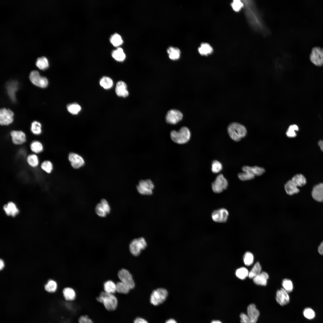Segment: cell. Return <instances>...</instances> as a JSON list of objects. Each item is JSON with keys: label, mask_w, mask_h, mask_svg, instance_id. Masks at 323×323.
I'll return each mask as SVG.
<instances>
[{"label": "cell", "mask_w": 323, "mask_h": 323, "mask_svg": "<svg viewBox=\"0 0 323 323\" xmlns=\"http://www.w3.org/2000/svg\"><path fill=\"white\" fill-rule=\"evenodd\" d=\"M227 132L230 137L234 141H238L245 136L247 130L243 125L237 122L231 123L227 127Z\"/></svg>", "instance_id": "6da1fadb"}, {"label": "cell", "mask_w": 323, "mask_h": 323, "mask_svg": "<svg viewBox=\"0 0 323 323\" xmlns=\"http://www.w3.org/2000/svg\"><path fill=\"white\" fill-rule=\"evenodd\" d=\"M97 301L102 303L105 308L109 311L115 310L117 308L118 301L116 297L113 294L102 292L96 298Z\"/></svg>", "instance_id": "7a4b0ae2"}, {"label": "cell", "mask_w": 323, "mask_h": 323, "mask_svg": "<svg viewBox=\"0 0 323 323\" xmlns=\"http://www.w3.org/2000/svg\"><path fill=\"white\" fill-rule=\"evenodd\" d=\"M189 129L186 127H182L178 131L173 130L170 132L171 140L174 142L179 144L187 143L191 137Z\"/></svg>", "instance_id": "3957f363"}, {"label": "cell", "mask_w": 323, "mask_h": 323, "mask_svg": "<svg viewBox=\"0 0 323 323\" xmlns=\"http://www.w3.org/2000/svg\"><path fill=\"white\" fill-rule=\"evenodd\" d=\"M247 314L241 313L240 315L241 323H256L260 313L254 304H249L247 309Z\"/></svg>", "instance_id": "277c9868"}, {"label": "cell", "mask_w": 323, "mask_h": 323, "mask_svg": "<svg viewBox=\"0 0 323 323\" xmlns=\"http://www.w3.org/2000/svg\"><path fill=\"white\" fill-rule=\"evenodd\" d=\"M168 294L167 291L165 289L163 288L157 289L152 293L150 301L152 304L154 306L159 305L165 300Z\"/></svg>", "instance_id": "5b68a950"}, {"label": "cell", "mask_w": 323, "mask_h": 323, "mask_svg": "<svg viewBox=\"0 0 323 323\" xmlns=\"http://www.w3.org/2000/svg\"><path fill=\"white\" fill-rule=\"evenodd\" d=\"M154 188V185L150 179L140 180L136 186L137 191L139 193L144 195L152 194Z\"/></svg>", "instance_id": "8992f818"}, {"label": "cell", "mask_w": 323, "mask_h": 323, "mask_svg": "<svg viewBox=\"0 0 323 323\" xmlns=\"http://www.w3.org/2000/svg\"><path fill=\"white\" fill-rule=\"evenodd\" d=\"M147 243L144 238L143 237L133 239L129 245V250L131 253L135 256H137L142 250L146 247Z\"/></svg>", "instance_id": "52a82bcc"}, {"label": "cell", "mask_w": 323, "mask_h": 323, "mask_svg": "<svg viewBox=\"0 0 323 323\" xmlns=\"http://www.w3.org/2000/svg\"><path fill=\"white\" fill-rule=\"evenodd\" d=\"M310 55L311 61L315 65L317 66L323 65V47H313Z\"/></svg>", "instance_id": "ba28073f"}, {"label": "cell", "mask_w": 323, "mask_h": 323, "mask_svg": "<svg viewBox=\"0 0 323 323\" xmlns=\"http://www.w3.org/2000/svg\"><path fill=\"white\" fill-rule=\"evenodd\" d=\"M228 185L227 180L222 174H220L217 176L215 181L212 183L211 187L214 193H219L226 189Z\"/></svg>", "instance_id": "9c48e42d"}, {"label": "cell", "mask_w": 323, "mask_h": 323, "mask_svg": "<svg viewBox=\"0 0 323 323\" xmlns=\"http://www.w3.org/2000/svg\"><path fill=\"white\" fill-rule=\"evenodd\" d=\"M29 78L33 84L38 87L44 88L48 85L47 78L40 75L38 71L36 70L33 71L31 72Z\"/></svg>", "instance_id": "30bf717a"}, {"label": "cell", "mask_w": 323, "mask_h": 323, "mask_svg": "<svg viewBox=\"0 0 323 323\" xmlns=\"http://www.w3.org/2000/svg\"><path fill=\"white\" fill-rule=\"evenodd\" d=\"M10 135L12 143L16 145H22L26 141V135L21 130H12L10 132Z\"/></svg>", "instance_id": "8fae6325"}, {"label": "cell", "mask_w": 323, "mask_h": 323, "mask_svg": "<svg viewBox=\"0 0 323 323\" xmlns=\"http://www.w3.org/2000/svg\"><path fill=\"white\" fill-rule=\"evenodd\" d=\"M14 113L10 110L3 108L0 110V124L1 126H7L13 121Z\"/></svg>", "instance_id": "7c38bea8"}, {"label": "cell", "mask_w": 323, "mask_h": 323, "mask_svg": "<svg viewBox=\"0 0 323 323\" xmlns=\"http://www.w3.org/2000/svg\"><path fill=\"white\" fill-rule=\"evenodd\" d=\"M183 116V114L180 111L177 109H172L167 112L165 119L167 123L175 124L181 121Z\"/></svg>", "instance_id": "4fadbf2b"}, {"label": "cell", "mask_w": 323, "mask_h": 323, "mask_svg": "<svg viewBox=\"0 0 323 323\" xmlns=\"http://www.w3.org/2000/svg\"><path fill=\"white\" fill-rule=\"evenodd\" d=\"M118 276L121 281L128 285L131 289L134 287L135 284L132 276L127 270L124 269L120 270L118 272Z\"/></svg>", "instance_id": "5bb4252c"}, {"label": "cell", "mask_w": 323, "mask_h": 323, "mask_svg": "<svg viewBox=\"0 0 323 323\" xmlns=\"http://www.w3.org/2000/svg\"><path fill=\"white\" fill-rule=\"evenodd\" d=\"M228 214V212L226 209L222 208L213 211L211 217L213 220L215 222L225 223L227 220Z\"/></svg>", "instance_id": "9a60e30c"}, {"label": "cell", "mask_w": 323, "mask_h": 323, "mask_svg": "<svg viewBox=\"0 0 323 323\" xmlns=\"http://www.w3.org/2000/svg\"><path fill=\"white\" fill-rule=\"evenodd\" d=\"M276 300L281 306H284L290 302V298L288 292L283 288L278 290L276 293Z\"/></svg>", "instance_id": "2e32d148"}, {"label": "cell", "mask_w": 323, "mask_h": 323, "mask_svg": "<svg viewBox=\"0 0 323 323\" xmlns=\"http://www.w3.org/2000/svg\"><path fill=\"white\" fill-rule=\"evenodd\" d=\"M68 158L71 166L74 168H79L84 164L83 159L80 156L75 153H70Z\"/></svg>", "instance_id": "e0dca14e"}, {"label": "cell", "mask_w": 323, "mask_h": 323, "mask_svg": "<svg viewBox=\"0 0 323 323\" xmlns=\"http://www.w3.org/2000/svg\"><path fill=\"white\" fill-rule=\"evenodd\" d=\"M312 196L315 200L319 202L323 201V183L314 186L312 192Z\"/></svg>", "instance_id": "ac0fdd59"}, {"label": "cell", "mask_w": 323, "mask_h": 323, "mask_svg": "<svg viewBox=\"0 0 323 323\" xmlns=\"http://www.w3.org/2000/svg\"><path fill=\"white\" fill-rule=\"evenodd\" d=\"M242 169L243 172L249 173L255 176H261L265 172L263 168L256 166L253 167L244 166Z\"/></svg>", "instance_id": "d6986e66"}, {"label": "cell", "mask_w": 323, "mask_h": 323, "mask_svg": "<svg viewBox=\"0 0 323 323\" xmlns=\"http://www.w3.org/2000/svg\"><path fill=\"white\" fill-rule=\"evenodd\" d=\"M126 83L123 81L118 82L116 85L115 92L119 96L125 97L127 96L129 94L127 89Z\"/></svg>", "instance_id": "ffe728a7"}, {"label": "cell", "mask_w": 323, "mask_h": 323, "mask_svg": "<svg viewBox=\"0 0 323 323\" xmlns=\"http://www.w3.org/2000/svg\"><path fill=\"white\" fill-rule=\"evenodd\" d=\"M268 278V274L265 272H262L253 279L254 283L256 284L265 286L266 285Z\"/></svg>", "instance_id": "44dd1931"}, {"label": "cell", "mask_w": 323, "mask_h": 323, "mask_svg": "<svg viewBox=\"0 0 323 323\" xmlns=\"http://www.w3.org/2000/svg\"><path fill=\"white\" fill-rule=\"evenodd\" d=\"M4 209L7 215L14 217L19 212L16 205L12 202H10L4 207Z\"/></svg>", "instance_id": "7402d4cb"}, {"label": "cell", "mask_w": 323, "mask_h": 323, "mask_svg": "<svg viewBox=\"0 0 323 323\" xmlns=\"http://www.w3.org/2000/svg\"><path fill=\"white\" fill-rule=\"evenodd\" d=\"M284 188L287 194L289 195L297 194L299 191L298 187L291 180H289L285 184Z\"/></svg>", "instance_id": "603a6c76"}, {"label": "cell", "mask_w": 323, "mask_h": 323, "mask_svg": "<svg viewBox=\"0 0 323 323\" xmlns=\"http://www.w3.org/2000/svg\"><path fill=\"white\" fill-rule=\"evenodd\" d=\"M30 148L33 153L35 154L41 153L43 151L44 149L43 144L37 140L31 142L30 144Z\"/></svg>", "instance_id": "cb8c5ba5"}, {"label": "cell", "mask_w": 323, "mask_h": 323, "mask_svg": "<svg viewBox=\"0 0 323 323\" xmlns=\"http://www.w3.org/2000/svg\"><path fill=\"white\" fill-rule=\"evenodd\" d=\"M26 161L28 165L33 168L37 167L39 163L38 156L34 153L28 155L26 157Z\"/></svg>", "instance_id": "d4e9b609"}, {"label": "cell", "mask_w": 323, "mask_h": 323, "mask_svg": "<svg viewBox=\"0 0 323 323\" xmlns=\"http://www.w3.org/2000/svg\"><path fill=\"white\" fill-rule=\"evenodd\" d=\"M293 183L297 187H302L306 183V179L302 174H297L292 178L291 180Z\"/></svg>", "instance_id": "484cf974"}, {"label": "cell", "mask_w": 323, "mask_h": 323, "mask_svg": "<svg viewBox=\"0 0 323 323\" xmlns=\"http://www.w3.org/2000/svg\"><path fill=\"white\" fill-rule=\"evenodd\" d=\"M63 293L65 299L67 301H72L75 298V292L72 288L67 287L64 288L63 290Z\"/></svg>", "instance_id": "4316f807"}, {"label": "cell", "mask_w": 323, "mask_h": 323, "mask_svg": "<svg viewBox=\"0 0 323 323\" xmlns=\"http://www.w3.org/2000/svg\"><path fill=\"white\" fill-rule=\"evenodd\" d=\"M30 130L31 133L35 135H39L42 132V126L40 123L34 121L31 124Z\"/></svg>", "instance_id": "83f0119b"}, {"label": "cell", "mask_w": 323, "mask_h": 323, "mask_svg": "<svg viewBox=\"0 0 323 323\" xmlns=\"http://www.w3.org/2000/svg\"><path fill=\"white\" fill-rule=\"evenodd\" d=\"M36 65L39 69L42 70H45L48 67V60L45 57L42 56L39 57L36 60Z\"/></svg>", "instance_id": "f1b7e54d"}, {"label": "cell", "mask_w": 323, "mask_h": 323, "mask_svg": "<svg viewBox=\"0 0 323 323\" xmlns=\"http://www.w3.org/2000/svg\"><path fill=\"white\" fill-rule=\"evenodd\" d=\"M167 52L169 58L171 60H176L180 57V51L177 48L170 47L167 49Z\"/></svg>", "instance_id": "f546056e"}, {"label": "cell", "mask_w": 323, "mask_h": 323, "mask_svg": "<svg viewBox=\"0 0 323 323\" xmlns=\"http://www.w3.org/2000/svg\"><path fill=\"white\" fill-rule=\"evenodd\" d=\"M104 289L106 292L113 294L117 292L116 284L112 281H107L104 284Z\"/></svg>", "instance_id": "4dcf8cb0"}, {"label": "cell", "mask_w": 323, "mask_h": 323, "mask_svg": "<svg viewBox=\"0 0 323 323\" xmlns=\"http://www.w3.org/2000/svg\"><path fill=\"white\" fill-rule=\"evenodd\" d=\"M112 57L118 61H122L125 59V54L123 49L120 48L113 51L112 53Z\"/></svg>", "instance_id": "1f68e13d"}, {"label": "cell", "mask_w": 323, "mask_h": 323, "mask_svg": "<svg viewBox=\"0 0 323 323\" xmlns=\"http://www.w3.org/2000/svg\"><path fill=\"white\" fill-rule=\"evenodd\" d=\"M199 53L203 55H207L211 54L213 51V48L210 45L207 43H203L199 48Z\"/></svg>", "instance_id": "d6a6232c"}, {"label": "cell", "mask_w": 323, "mask_h": 323, "mask_svg": "<svg viewBox=\"0 0 323 323\" xmlns=\"http://www.w3.org/2000/svg\"><path fill=\"white\" fill-rule=\"evenodd\" d=\"M261 268L259 262H256L251 270L249 272L248 276L250 278H253L261 272Z\"/></svg>", "instance_id": "836d02e7"}, {"label": "cell", "mask_w": 323, "mask_h": 323, "mask_svg": "<svg viewBox=\"0 0 323 323\" xmlns=\"http://www.w3.org/2000/svg\"><path fill=\"white\" fill-rule=\"evenodd\" d=\"M41 169L47 173H51L53 169V165L52 162L49 160H45L40 164Z\"/></svg>", "instance_id": "e575fe53"}, {"label": "cell", "mask_w": 323, "mask_h": 323, "mask_svg": "<svg viewBox=\"0 0 323 323\" xmlns=\"http://www.w3.org/2000/svg\"><path fill=\"white\" fill-rule=\"evenodd\" d=\"M17 89V84L12 82L8 84L7 86V92L10 98L13 101L15 100V92Z\"/></svg>", "instance_id": "d590c367"}, {"label": "cell", "mask_w": 323, "mask_h": 323, "mask_svg": "<svg viewBox=\"0 0 323 323\" xmlns=\"http://www.w3.org/2000/svg\"><path fill=\"white\" fill-rule=\"evenodd\" d=\"M117 292L119 293L127 294L131 289L127 285L120 281L116 284Z\"/></svg>", "instance_id": "8d00e7d4"}, {"label": "cell", "mask_w": 323, "mask_h": 323, "mask_svg": "<svg viewBox=\"0 0 323 323\" xmlns=\"http://www.w3.org/2000/svg\"><path fill=\"white\" fill-rule=\"evenodd\" d=\"M100 85L105 89H109L112 86V80L110 78L107 77H103L100 81Z\"/></svg>", "instance_id": "74e56055"}, {"label": "cell", "mask_w": 323, "mask_h": 323, "mask_svg": "<svg viewBox=\"0 0 323 323\" xmlns=\"http://www.w3.org/2000/svg\"><path fill=\"white\" fill-rule=\"evenodd\" d=\"M249 272L247 269L242 267L237 269L236 271L235 275L239 278L243 280L248 276Z\"/></svg>", "instance_id": "f35d334b"}, {"label": "cell", "mask_w": 323, "mask_h": 323, "mask_svg": "<svg viewBox=\"0 0 323 323\" xmlns=\"http://www.w3.org/2000/svg\"><path fill=\"white\" fill-rule=\"evenodd\" d=\"M110 41L111 43L115 46H119L123 42V40L121 36L117 33L111 36Z\"/></svg>", "instance_id": "ab89813d"}, {"label": "cell", "mask_w": 323, "mask_h": 323, "mask_svg": "<svg viewBox=\"0 0 323 323\" xmlns=\"http://www.w3.org/2000/svg\"><path fill=\"white\" fill-rule=\"evenodd\" d=\"M298 127L296 125L293 124L290 125L289 127L286 132V135L287 137L289 138L295 137L297 135L295 131H298Z\"/></svg>", "instance_id": "60d3db41"}, {"label": "cell", "mask_w": 323, "mask_h": 323, "mask_svg": "<svg viewBox=\"0 0 323 323\" xmlns=\"http://www.w3.org/2000/svg\"><path fill=\"white\" fill-rule=\"evenodd\" d=\"M67 109L68 111L71 114L76 115L80 111L81 107L79 104L74 103L68 105Z\"/></svg>", "instance_id": "b9f144b4"}, {"label": "cell", "mask_w": 323, "mask_h": 323, "mask_svg": "<svg viewBox=\"0 0 323 323\" xmlns=\"http://www.w3.org/2000/svg\"><path fill=\"white\" fill-rule=\"evenodd\" d=\"M243 260L245 264L247 266L251 265L253 262L254 256L250 252H246L243 256Z\"/></svg>", "instance_id": "7bdbcfd3"}, {"label": "cell", "mask_w": 323, "mask_h": 323, "mask_svg": "<svg viewBox=\"0 0 323 323\" xmlns=\"http://www.w3.org/2000/svg\"><path fill=\"white\" fill-rule=\"evenodd\" d=\"M282 285L283 288L288 292H291L293 289L292 281L287 279H284L282 282Z\"/></svg>", "instance_id": "ee69618b"}, {"label": "cell", "mask_w": 323, "mask_h": 323, "mask_svg": "<svg viewBox=\"0 0 323 323\" xmlns=\"http://www.w3.org/2000/svg\"><path fill=\"white\" fill-rule=\"evenodd\" d=\"M57 288V284L55 281L50 280L45 286V290L49 292H54Z\"/></svg>", "instance_id": "f6af8a7d"}, {"label": "cell", "mask_w": 323, "mask_h": 323, "mask_svg": "<svg viewBox=\"0 0 323 323\" xmlns=\"http://www.w3.org/2000/svg\"><path fill=\"white\" fill-rule=\"evenodd\" d=\"M95 211L97 214L101 217H105L107 214L100 202L96 206Z\"/></svg>", "instance_id": "bcb514c9"}, {"label": "cell", "mask_w": 323, "mask_h": 323, "mask_svg": "<svg viewBox=\"0 0 323 323\" xmlns=\"http://www.w3.org/2000/svg\"><path fill=\"white\" fill-rule=\"evenodd\" d=\"M222 169V165L221 163L217 160L214 161L212 164L211 170L214 173H217Z\"/></svg>", "instance_id": "7dc6e473"}, {"label": "cell", "mask_w": 323, "mask_h": 323, "mask_svg": "<svg viewBox=\"0 0 323 323\" xmlns=\"http://www.w3.org/2000/svg\"><path fill=\"white\" fill-rule=\"evenodd\" d=\"M238 176L240 180L245 181L253 179L254 178L255 176L249 173L243 172L239 173L238 174Z\"/></svg>", "instance_id": "c3c4849f"}, {"label": "cell", "mask_w": 323, "mask_h": 323, "mask_svg": "<svg viewBox=\"0 0 323 323\" xmlns=\"http://www.w3.org/2000/svg\"><path fill=\"white\" fill-rule=\"evenodd\" d=\"M303 315L304 316L309 319H313L315 316L314 311L311 308L309 307L305 308L303 311Z\"/></svg>", "instance_id": "681fc988"}, {"label": "cell", "mask_w": 323, "mask_h": 323, "mask_svg": "<svg viewBox=\"0 0 323 323\" xmlns=\"http://www.w3.org/2000/svg\"><path fill=\"white\" fill-rule=\"evenodd\" d=\"M242 3L239 0H235L232 3V6L233 9L235 11L239 10L242 7Z\"/></svg>", "instance_id": "f907efd6"}, {"label": "cell", "mask_w": 323, "mask_h": 323, "mask_svg": "<svg viewBox=\"0 0 323 323\" xmlns=\"http://www.w3.org/2000/svg\"><path fill=\"white\" fill-rule=\"evenodd\" d=\"M78 323H93L92 320L87 316H80L78 319Z\"/></svg>", "instance_id": "816d5d0a"}, {"label": "cell", "mask_w": 323, "mask_h": 323, "mask_svg": "<svg viewBox=\"0 0 323 323\" xmlns=\"http://www.w3.org/2000/svg\"><path fill=\"white\" fill-rule=\"evenodd\" d=\"M100 203L107 213H109L110 211V207L107 200L105 199H103L101 200Z\"/></svg>", "instance_id": "f5cc1de1"}, {"label": "cell", "mask_w": 323, "mask_h": 323, "mask_svg": "<svg viewBox=\"0 0 323 323\" xmlns=\"http://www.w3.org/2000/svg\"><path fill=\"white\" fill-rule=\"evenodd\" d=\"M134 323H148L145 319L138 317L136 318L134 321Z\"/></svg>", "instance_id": "db71d44e"}, {"label": "cell", "mask_w": 323, "mask_h": 323, "mask_svg": "<svg viewBox=\"0 0 323 323\" xmlns=\"http://www.w3.org/2000/svg\"><path fill=\"white\" fill-rule=\"evenodd\" d=\"M318 250L319 254L321 255H323V241L320 244Z\"/></svg>", "instance_id": "11a10c76"}, {"label": "cell", "mask_w": 323, "mask_h": 323, "mask_svg": "<svg viewBox=\"0 0 323 323\" xmlns=\"http://www.w3.org/2000/svg\"><path fill=\"white\" fill-rule=\"evenodd\" d=\"M318 145L321 150L323 152V141L320 140L318 142Z\"/></svg>", "instance_id": "9f6ffc18"}, {"label": "cell", "mask_w": 323, "mask_h": 323, "mask_svg": "<svg viewBox=\"0 0 323 323\" xmlns=\"http://www.w3.org/2000/svg\"><path fill=\"white\" fill-rule=\"evenodd\" d=\"M165 323H177V322L174 319H171L167 320Z\"/></svg>", "instance_id": "6f0895ef"}, {"label": "cell", "mask_w": 323, "mask_h": 323, "mask_svg": "<svg viewBox=\"0 0 323 323\" xmlns=\"http://www.w3.org/2000/svg\"><path fill=\"white\" fill-rule=\"evenodd\" d=\"M4 266V262L1 259L0 260V270H1L3 269Z\"/></svg>", "instance_id": "680465c9"}, {"label": "cell", "mask_w": 323, "mask_h": 323, "mask_svg": "<svg viewBox=\"0 0 323 323\" xmlns=\"http://www.w3.org/2000/svg\"><path fill=\"white\" fill-rule=\"evenodd\" d=\"M211 323H222V322L218 320H214Z\"/></svg>", "instance_id": "91938a15"}]
</instances>
